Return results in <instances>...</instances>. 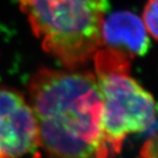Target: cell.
<instances>
[{"instance_id":"1","label":"cell","mask_w":158,"mask_h":158,"mask_svg":"<svg viewBox=\"0 0 158 158\" xmlns=\"http://www.w3.org/2000/svg\"><path fill=\"white\" fill-rule=\"evenodd\" d=\"M39 145L52 158H108L103 106L91 73L42 69L30 81Z\"/></svg>"},{"instance_id":"2","label":"cell","mask_w":158,"mask_h":158,"mask_svg":"<svg viewBox=\"0 0 158 158\" xmlns=\"http://www.w3.org/2000/svg\"><path fill=\"white\" fill-rule=\"evenodd\" d=\"M43 49L63 66L86 65L102 47L108 0H17Z\"/></svg>"},{"instance_id":"3","label":"cell","mask_w":158,"mask_h":158,"mask_svg":"<svg viewBox=\"0 0 158 158\" xmlns=\"http://www.w3.org/2000/svg\"><path fill=\"white\" fill-rule=\"evenodd\" d=\"M93 57L103 106L104 138L112 157L120 153L127 135L156 128L155 103L131 76L127 53L107 47Z\"/></svg>"},{"instance_id":"4","label":"cell","mask_w":158,"mask_h":158,"mask_svg":"<svg viewBox=\"0 0 158 158\" xmlns=\"http://www.w3.org/2000/svg\"><path fill=\"white\" fill-rule=\"evenodd\" d=\"M39 145L37 122L19 93L0 88V158H20Z\"/></svg>"},{"instance_id":"5","label":"cell","mask_w":158,"mask_h":158,"mask_svg":"<svg viewBox=\"0 0 158 158\" xmlns=\"http://www.w3.org/2000/svg\"><path fill=\"white\" fill-rule=\"evenodd\" d=\"M102 46L116 49L130 57L144 55L149 50L150 38L143 21L132 13L116 12L103 20Z\"/></svg>"},{"instance_id":"6","label":"cell","mask_w":158,"mask_h":158,"mask_svg":"<svg viewBox=\"0 0 158 158\" xmlns=\"http://www.w3.org/2000/svg\"><path fill=\"white\" fill-rule=\"evenodd\" d=\"M157 0H149L145 6L144 25L153 39H157Z\"/></svg>"},{"instance_id":"7","label":"cell","mask_w":158,"mask_h":158,"mask_svg":"<svg viewBox=\"0 0 158 158\" xmlns=\"http://www.w3.org/2000/svg\"><path fill=\"white\" fill-rule=\"evenodd\" d=\"M141 158H157V144L155 135L144 144L141 150Z\"/></svg>"}]
</instances>
